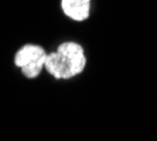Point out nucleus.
Returning <instances> with one entry per match:
<instances>
[{
	"mask_svg": "<svg viewBox=\"0 0 157 141\" xmlns=\"http://www.w3.org/2000/svg\"><path fill=\"white\" fill-rule=\"evenodd\" d=\"M48 51L40 44L29 43L24 44L16 51L14 65L20 69L24 78L27 79H37L45 71V58Z\"/></svg>",
	"mask_w": 157,
	"mask_h": 141,
	"instance_id": "obj_2",
	"label": "nucleus"
},
{
	"mask_svg": "<svg viewBox=\"0 0 157 141\" xmlns=\"http://www.w3.org/2000/svg\"><path fill=\"white\" fill-rule=\"evenodd\" d=\"M59 7L71 21L84 23L91 17L92 0H59Z\"/></svg>",
	"mask_w": 157,
	"mask_h": 141,
	"instance_id": "obj_3",
	"label": "nucleus"
},
{
	"mask_svg": "<svg viewBox=\"0 0 157 141\" xmlns=\"http://www.w3.org/2000/svg\"><path fill=\"white\" fill-rule=\"evenodd\" d=\"M86 64L85 48L77 41H64L47 54L44 69L55 80H70L84 72Z\"/></svg>",
	"mask_w": 157,
	"mask_h": 141,
	"instance_id": "obj_1",
	"label": "nucleus"
}]
</instances>
